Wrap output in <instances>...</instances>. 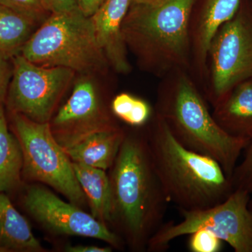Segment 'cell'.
Listing matches in <instances>:
<instances>
[{"instance_id": "cell-1", "label": "cell", "mask_w": 252, "mask_h": 252, "mask_svg": "<svg viewBox=\"0 0 252 252\" xmlns=\"http://www.w3.org/2000/svg\"><path fill=\"white\" fill-rule=\"evenodd\" d=\"M111 168V223L117 225L131 248L147 250L149 240L163 224L170 203L156 172L145 132H125Z\"/></svg>"}, {"instance_id": "cell-2", "label": "cell", "mask_w": 252, "mask_h": 252, "mask_svg": "<svg viewBox=\"0 0 252 252\" xmlns=\"http://www.w3.org/2000/svg\"><path fill=\"white\" fill-rule=\"evenodd\" d=\"M146 128L149 152L169 203L178 210L215 206L233 193V184L215 159L185 147L154 112Z\"/></svg>"}, {"instance_id": "cell-3", "label": "cell", "mask_w": 252, "mask_h": 252, "mask_svg": "<svg viewBox=\"0 0 252 252\" xmlns=\"http://www.w3.org/2000/svg\"><path fill=\"white\" fill-rule=\"evenodd\" d=\"M162 79L154 112L182 145L216 160L230 179L250 140L228 135L218 125L189 71H175Z\"/></svg>"}, {"instance_id": "cell-4", "label": "cell", "mask_w": 252, "mask_h": 252, "mask_svg": "<svg viewBox=\"0 0 252 252\" xmlns=\"http://www.w3.org/2000/svg\"><path fill=\"white\" fill-rule=\"evenodd\" d=\"M195 1L131 3L123 23V38L142 69L160 78L177 70L190 73L189 22Z\"/></svg>"}, {"instance_id": "cell-5", "label": "cell", "mask_w": 252, "mask_h": 252, "mask_svg": "<svg viewBox=\"0 0 252 252\" xmlns=\"http://www.w3.org/2000/svg\"><path fill=\"white\" fill-rule=\"evenodd\" d=\"M43 67H62L92 76L109 67L89 16L79 9L51 14L32 34L21 54Z\"/></svg>"}, {"instance_id": "cell-6", "label": "cell", "mask_w": 252, "mask_h": 252, "mask_svg": "<svg viewBox=\"0 0 252 252\" xmlns=\"http://www.w3.org/2000/svg\"><path fill=\"white\" fill-rule=\"evenodd\" d=\"M252 78V0H241L236 13L212 38L203 94L212 107L242 81ZM201 89V91H202Z\"/></svg>"}, {"instance_id": "cell-7", "label": "cell", "mask_w": 252, "mask_h": 252, "mask_svg": "<svg viewBox=\"0 0 252 252\" xmlns=\"http://www.w3.org/2000/svg\"><path fill=\"white\" fill-rule=\"evenodd\" d=\"M11 131L22 149L23 180L53 187L70 203L85 205L86 195L77 180L72 161L55 139L49 123H38L22 114L9 113Z\"/></svg>"}, {"instance_id": "cell-8", "label": "cell", "mask_w": 252, "mask_h": 252, "mask_svg": "<svg viewBox=\"0 0 252 252\" xmlns=\"http://www.w3.org/2000/svg\"><path fill=\"white\" fill-rule=\"evenodd\" d=\"M251 194L235 189L226 200L215 206L179 210L182 221L163 223L149 240L147 251L165 252L172 240L200 229L211 232L235 252H252V217L248 208Z\"/></svg>"}, {"instance_id": "cell-9", "label": "cell", "mask_w": 252, "mask_h": 252, "mask_svg": "<svg viewBox=\"0 0 252 252\" xmlns=\"http://www.w3.org/2000/svg\"><path fill=\"white\" fill-rule=\"evenodd\" d=\"M11 60L13 75L4 102L8 112L22 114L34 122L49 123L75 72L38 65L21 54Z\"/></svg>"}, {"instance_id": "cell-10", "label": "cell", "mask_w": 252, "mask_h": 252, "mask_svg": "<svg viewBox=\"0 0 252 252\" xmlns=\"http://www.w3.org/2000/svg\"><path fill=\"white\" fill-rule=\"evenodd\" d=\"M51 132L64 149L89 136L119 128L99 96L92 76L81 74L67 102L51 118Z\"/></svg>"}, {"instance_id": "cell-11", "label": "cell", "mask_w": 252, "mask_h": 252, "mask_svg": "<svg viewBox=\"0 0 252 252\" xmlns=\"http://www.w3.org/2000/svg\"><path fill=\"white\" fill-rule=\"evenodd\" d=\"M23 208L36 221L57 234L79 235L98 239L119 248L120 237L80 207L63 201L49 190L39 185L26 187L21 197Z\"/></svg>"}, {"instance_id": "cell-12", "label": "cell", "mask_w": 252, "mask_h": 252, "mask_svg": "<svg viewBox=\"0 0 252 252\" xmlns=\"http://www.w3.org/2000/svg\"><path fill=\"white\" fill-rule=\"evenodd\" d=\"M241 0H196L189 22L190 74L203 87L209 46L219 28L234 16Z\"/></svg>"}, {"instance_id": "cell-13", "label": "cell", "mask_w": 252, "mask_h": 252, "mask_svg": "<svg viewBox=\"0 0 252 252\" xmlns=\"http://www.w3.org/2000/svg\"><path fill=\"white\" fill-rule=\"evenodd\" d=\"M131 0H105L92 16L96 38L111 66L120 74L130 72L127 47L122 34V26Z\"/></svg>"}, {"instance_id": "cell-14", "label": "cell", "mask_w": 252, "mask_h": 252, "mask_svg": "<svg viewBox=\"0 0 252 252\" xmlns=\"http://www.w3.org/2000/svg\"><path fill=\"white\" fill-rule=\"evenodd\" d=\"M212 107L214 119L228 135L252 138V78L237 84Z\"/></svg>"}, {"instance_id": "cell-15", "label": "cell", "mask_w": 252, "mask_h": 252, "mask_svg": "<svg viewBox=\"0 0 252 252\" xmlns=\"http://www.w3.org/2000/svg\"><path fill=\"white\" fill-rule=\"evenodd\" d=\"M124 137L125 131L121 127L102 131L64 151L72 162L106 171L115 161Z\"/></svg>"}, {"instance_id": "cell-16", "label": "cell", "mask_w": 252, "mask_h": 252, "mask_svg": "<svg viewBox=\"0 0 252 252\" xmlns=\"http://www.w3.org/2000/svg\"><path fill=\"white\" fill-rule=\"evenodd\" d=\"M0 248L5 252L44 251L28 220L2 192H0Z\"/></svg>"}, {"instance_id": "cell-17", "label": "cell", "mask_w": 252, "mask_h": 252, "mask_svg": "<svg viewBox=\"0 0 252 252\" xmlns=\"http://www.w3.org/2000/svg\"><path fill=\"white\" fill-rule=\"evenodd\" d=\"M73 170L90 206L91 215L102 223H111L112 189L105 170L72 162Z\"/></svg>"}, {"instance_id": "cell-18", "label": "cell", "mask_w": 252, "mask_h": 252, "mask_svg": "<svg viewBox=\"0 0 252 252\" xmlns=\"http://www.w3.org/2000/svg\"><path fill=\"white\" fill-rule=\"evenodd\" d=\"M23 167L21 144L9 130L4 104H0V192L12 193L21 188Z\"/></svg>"}, {"instance_id": "cell-19", "label": "cell", "mask_w": 252, "mask_h": 252, "mask_svg": "<svg viewBox=\"0 0 252 252\" xmlns=\"http://www.w3.org/2000/svg\"><path fill=\"white\" fill-rule=\"evenodd\" d=\"M37 24L0 4V54L11 59L21 54Z\"/></svg>"}, {"instance_id": "cell-20", "label": "cell", "mask_w": 252, "mask_h": 252, "mask_svg": "<svg viewBox=\"0 0 252 252\" xmlns=\"http://www.w3.org/2000/svg\"><path fill=\"white\" fill-rule=\"evenodd\" d=\"M111 111L127 125L135 127L147 126L154 114V109L147 101L127 93H122L114 97Z\"/></svg>"}, {"instance_id": "cell-21", "label": "cell", "mask_w": 252, "mask_h": 252, "mask_svg": "<svg viewBox=\"0 0 252 252\" xmlns=\"http://www.w3.org/2000/svg\"><path fill=\"white\" fill-rule=\"evenodd\" d=\"M243 159L236 165L230 180L233 189L252 194V137L243 151Z\"/></svg>"}, {"instance_id": "cell-22", "label": "cell", "mask_w": 252, "mask_h": 252, "mask_svg": "<svg viewBox=\"0 0 252 252\" xmlns=\"http://www.w3.org/2000/svg\"><path fill=\"white\" fill-rule=\"evenodd\" d=\"M0 4L37 23L46 19L41 0H0Z\"/></svg>"}, {"instance_id": "cell-23", "label": "cell", "mask_w": 252, "mask_h": 252, "mask_svg": "<svg viewBox=\"0 0 252 252\" xmlns=\"http://www.w3.org/2000/svg\"><path fill=\"white\" fill-rule=\"evenodd\" d=\"M189 248L192 252H219L223 241L211 232L200 229L190 234Z\"/></svg>"}, {"instance_id": "cell-24", "label": "cell", "mask_w": 252, "mask_h": 252, "mask_svg": "<svg viewBox=\"0 0 252 252\" xmlns=\"http://www.w3.org/2000/svg\"><path fill=\"white\" fill-rule=\"evenodd\" d=\"M12 75V60L0 54V104H4Z\"/></svg>"}, {"instance_id": "cell-25", "label": "cell", "mask_w": 252, "mask_h": 252, "mask_svg": "<svg viewBox=\"0 0 252 252\" xmlns=\"http://www.w3.org/2000/svg\"><path fill=\"white\" fill-rule=\"evenodd\" d=\"M44 9L48 13L59 14L79 9L77 0H41Z\"/></svg>"}, {"instance_id": "cell-26", "label": "cell", "mask_w": 252, "mask_h": 252, "mask_svg": "<svg viewBox=\"0 0 252 252\" xmlns=\"http://www.w3.org/2000/svg\"><path fill=\"white\" fill-rule=\"evenodd\" d=\"M104 1L105 0H77V6L83 14L91 17Z\"/></svg>"}, {"instance_id": "cell-27", "label": "cell", "mask_w": 252, "mask_h": 252, "mask_svg": "<svg viewBox=\"0 0 252 252\" xmlns=\"http://www.w3.org/2000/svg\"><path fill=\"white\" fill-rule=\"evenodd\" d=\"M65 251L68 252H111L112 248L107 247L86 246V245H77V246L66 247Z\"/></svg>"}, {"instance_id": "cell-28", "label": "cell", "mask_w": 252, "mask_h": 252, "mask_svg": "<svg viewBox=\"0 0 252 252\" xmlns=\"http://www.w3.org/2000/svg\"><path fill=\"white\" fill-rule=\"evenodd\" d=\"M151 1H153V0H131V3H132V4H140V3L149 2Z\"/></svg>"}, {"instance_id": "cell-29", "label": "cell", "mask_w": 252, "mask_h": 252, "mask_svg": "<svg viewBox=\"0 0 252 252\" xmlns=\"http://www.w3.org/2000/svg\"><path fill=\"white\" fill-rule=\"evenodd\" d=\"M248 208L252 217V198H250V202H249L248 204Z\"/></svg>"}, {"instance_id": "cell-30", "label": "cell", "mask_w": 252, "mask_h": 252, "mask_svg": "<svg viewBox=\"0 0 252 252\" xmlns=\"http://www.w3.org/2000/svg\"><path fill=\"white\" fill-rule=\"evenodd\" d=\"M0 252H5L4 250H3L2 249L0 248Z\"/></svg>"}]
</instances>
